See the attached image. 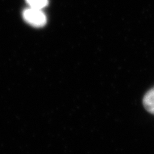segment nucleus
Here are the masks:
<instances>
[{
  "label": "nucleus",
  "instance_id": "nucleus-3",
  "mask_svg": "<svg viewBox=\"0 0 154 154\" xmlns=\"http://www.w3.org/2000/svg\"><path fill=\"white\" fill-rule=\"evenodd\" d=\"M26 3L31 8L42 9L48 5V0H26Z\"/></svg>",
  "mask_w": 154,
  "mask_h": 154
},
{
  "label": "nucleus",
  "instance_id": "nucleus-2",
  "mask_svg": "<svg viewBox=\"0 0 154 154\" xmlns=\"http://www.w3.org/2000/svg\"><path fill=\"white\" fill-rule=\"evenodd\" d=\"M143 103L146 110L154 115V88L150 89L145 94Z\"/></svg>",
  "mask_w": 154,
  "mask_h": 154
},
{
  "label": "nucleus",
  "instance_id": "nucleus-1",
  "mask_svg": "<svg viewBox=\"0 0 154 154\" xmlns=\"http://www.w3.org/2000/svg\"><path fill=\"white\" fill-rule=\"evenodd\" d=\"M23 18L29 24L34 27H42L47 23V17L42 9H26L23 11Z\"/></svg>",
  "mask_w": 154,
  "mask_h": 154
}]
</instances>
